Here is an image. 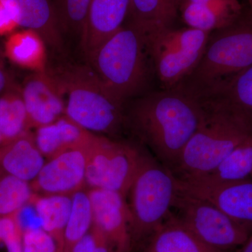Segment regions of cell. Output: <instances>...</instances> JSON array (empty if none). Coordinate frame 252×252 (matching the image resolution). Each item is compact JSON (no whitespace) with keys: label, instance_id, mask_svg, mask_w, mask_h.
I'll return each mask as SVG.
<instances>
[{"label":"cell","instance_id":"cell-14","mask_svg":"<svg viewBox=\"0 0 252 252\" xmlns=\"http://www.w3.org/2000/svg\"><path fill=\"white\" fill-rule=\"evenodd\" d=\"M130 0H92L81 44L86 57L119 31L130 11Z\"/></svg>","mask_w":252,"mask_h":252},{"label":"cell","instance_id":"cell-33","mask_svg":"<svg viewBox=\"0 0 252 252\" xmlns=\"http://www.w3.org/2000/svg\"><path fill=\"white\" fill-rule=\"evenodd\" d=\"M237 252H252V234L243 246L240 247Z\"/></svg>","mask_w":252,"mask_h":252},{"label":"cell","instance_id":"cell-25","mask_svg":"<svg viewBox=\"0 0 252 252\" xmlns=\"http://www.w3.org/2000/svg\"><path fill=\"white\" fill-rule=\"evenodd\" d=\"M31 128L21 89L14 86L0 94V132L4 142Z\"/></svg>","mask_w":252,"mask_h":252},{"label":"cell","instance_id":"cell-23","mask_svg":"<svg viewBox=\"0 0 252 252\" xmlns=\"http://www.w3.org/2000/svg\"><path fill=\"white\" fill-rule=\"evenodd\" d=\"M177 12L174 0H130L128 16L131 22L148 32L172 27Z\"/></svg>","mask_w":252,"mask_h":252},{"label":"cell","instance_id":"cell-16","mask_svg":"<svg viewBox=\"0 0 252 252\" xmlns=\"http://www.w3.org/2000/svg\"><path fill=\"white\" fill-rule=\"evenodd\" d=\"M178 11L187 27L210 33L228 27L243 17L239 0H182Z\"/></svg>","mask_w":252,"mask_h":252},{"label":"cell","instance_id":"cell-1","mask_svg":"<svg viewBox=\"0 0 252 252\" xmlns=\"http://www.w3.org/2000/svg\"><path fill=\"white\" fill-rule=\"evenodd\" d=\"M204 115L203 104L197 97L177 88L161 89L126 107V127L174 173Z\"/></svg>","mask_w":252,"mask_h":252},{"label":"cell","instance_id":"cell-31","mask_svg":"<svg viewBox=\"0 0 252 252\" xmlns=\"http://www.w3.org/2000/svg\"><path fill=\"white\" fill-rule=\"evenodd\" d=\"M18 26L14 15L1 1H0V35L10 32Z\"/></svg>","mask_w":252,"mask_h":252},{"label":"cell","instance_id":"cell-6","mask_svg":"<svg viewBox=\"0 0 252 252\" xmlns=\"http://www.w3.org/2000/svg\"><path fill=\"white\" fill-rule=\"evenodd\" d=\"M177 191V177L171 170L144 152L127 193L133 250L144 247L167 220Z\"/></svg>","mask_w":252,"mask_h":252},{"label":"cell","instance_id":"cell-30","mask_svg":"<svg viewBox=\"0 0 252 252\" xmlns=\"http://www.w3.org/2000/svg\"><path fill=\"white\" fill-rule=\"evenodd\" d=\"M70 252H109L104 237L93 224L91 230L78 243Z\"/></svg>","mask_w":252,"mask_h":252},{"label":"cell","instance_id":"cell-28","mask_svg":"<svg viewBox=\"0 0 252 252\" xmlns=\"http://www.w3.org/2000/svg\"><path fill=\"white\" fill-rule=\"evenodd\" d=\"M92 0H54L62 34L82 39Z\"/></svg>","mask_w":252,"mask_h":252},{"label":"cell","instance_id":"cell-7","mask_svg":"<svg viewBox=\"0 0 252 252\" xmlns=\"http://www.w3.org/2000/svg\"><path fill=\"white\" fill-rule=\"evenodd\" d=\"M146 35L153 71L161 89H172L196 67L210 33L189 27H167Z\"/></svg>","mask_w":252,"mask_h":252},{"label":"cell","instance_id":"cell-3","mask_svg":"<svg viewBox=\"0 0 252 252\" xmlns=\"http://www.w3.org/2000/svg\"><path fill=\"white\" fill-rule=\"evenodd\" d=\"M87 60L99 80L124 103L142 91L153 71L145 31L130 21Z\"/></svg>","mask_w":252,"mask_h":252},{"label":"cell","instance_id":"cell-8","mask_svg":"<svg viewBox=\"0 0 252 252\" xmlns=\"http://www.w3.org/2000/svg\"><path fill=\"white\" fill-rule=\"evenodd\" d=\"M144 153L132 144L95 134L86 147V185L126 198Z\"/></svg>","mask_w":252,"mask_h":252},{"label":"cell","instance_id":"cell-4","mask_svg":"<svg viewBox=\"0 0 252 252\" xmlns=\"http://www.w3.org/2000/svg\"><path fill=\"white\" fill-rule=\"evenodd\" d=\"M50 74L67 97L65 115L73 122L112 137L126 127V103L106 88L89 64H67Z\"/></svg>","mask_w":252,"mask_h":252},{"label":"cell","instance_id":"cell-22","mask_svg":"<svg viewBox=\"0 0 252 252\" xmlns=\"http://www.w3.org/2000/svg\"><path fill=\"white\" fill-rule=\"evenodd\" d=\"M207 98L225 102L252 125V65L200 99Z\"/></svg>","mask_w":252,"mask_h":252},{"label":"cell","instance_id":"cell-2","mask_svg":"<svg viewBox=\"0 0 252 252\" xmlns=\"http://www.w3.org/2000/svg\"><path fill=\"white\" fill-rule=\"evenodd\" d=\"M205 115L174 172L179 179L203 177L228 157L248 136L252 125L240 113L216 99H199Z\"/></svg>","mask_w":252,"mask_h":252},{"label":"cell","instance_id":"cell-10","mask_svg":"<svg viewBox=\"0 0 252 252\" xmlns=\"http://www.w3.org/2000/svg\"><path fill=\"white\" fill-rule=\"evenodd\" d=\"M177 180L179 191L212 203L252 234V180L220 183Z\"/></svg>","mask_w":252,"mask_h":252},{"label":"cell","instance_id":"cell-27","mask_svg":"<svg viewBox=\"0 0 252 252\" xmlns=\"http://www.w3.org/2000/svg\"><path fill=\"white\" fill-rule=\"evenodd\" d=\"M34 191L31 183L9 175H0V217L17 214L31 202Z\"/></svg>","mask_w":252,"mask_h":252},{"label":"cell","instance_id":"cell-12","mask_svg":"<svg viewBox=\"0 0 252 252\" xmlns=\"http://www.w3.org/2000/svg\"><path fill=\"white\" fill-rule=\"evenodd\" d=\"M88 144L68 149L48 159L36 178L31 182L34 193L43 195H72L83 190L86 185Z\"/></svg>","mask_w":252,"mask_h":252},{"label":"cell","instance_id":"cell-20","mask_svg":"<svg viewBox=\"0 0 252 252\" xmlns=\"http://www.w3.org/2000/svg\"><path fill=\"white\" fill-rule=\"evenodd\" d=\"M31 203L37 212L43 229L56 240L63 252L64 230L72 208V195L34 193Z\"/></svg>","mask_w":252,"mask_h":252},{"label":"cell","instance_id":"cell-34","mask_svg":"<svg viewBox=\"0 0 252 252\" xmlns=\"http://www.w3.org/2000/svg\"><path fill=\"white\" fill-rule=\"evenodd\" d=\"M248 6H249V11L248 14H247L246 17L248 18L249 20L252 21V0H248Z\"/></svg>","mask_w":252,"mask_h":252},{"label":"cell","instance_id":"cell-18","mask_svg":"<svg viewBox=\"0 0 252 252\" xmlns=\"http://www.w3.org/2000/svg\"><path fill=\"white\" fill-rule=\"evenodd\" d=\"M34 135L41 153L49 159L68 149L84 147L95 134L63 115L52 124L37 127Z\"/></svg>","mask_w":252,"mask_h":252},{"label":"cell","instance_id":"cell-21","mask_svg":"<svg viewBox=\"0 0 252 252\" xmlns=\"http://www.w3.org/2000/svg\"><path fill=\"white\" fill-rule=\"evenodd\" d=\"M192 180L211 183L252 180V135L235 147L215 170Z\"/></svg>","mask_w":252,"mask_h":252},{"label":"cell","instance_id":"cell-13","mask_svg":"<svg viewBox=\"0 0 252 252\" xmlns=\"http://www.w3.org/2000/svg\"><path fill=\"white\" fill-rule=\"evenodd\" d=\"M21 91L31 127L49 125L65 115L62 89L45 69L26 78Z\"/></svg>","mask_w":252,"mask_h":252},{"label":"cell","instance_id":"cell-35","mask_svg":"<svg viewBox=\"0 0 252 252\" xmlns=\"http://www.w3.org/2000/svg\"><path fill=\"white\" fill-rule=\"evenodd\" d=\"M174 1H175L176 6H177V9H178L179 5H180L181 1H182V0H174Z\"/></svg>","mask_w":252,"mask_h":252},{"label":"cell","instance_id":"cell-17","mask_svg":"<svg viewBox=\"0 0 252 252\" xmlns=\"http://www.w3.org/2000/svg\"><path fill=\"white\" fill-rule=\"evenodd\" d=\"M45 163L29 131L0 145V175H9L32 182Z\"/></svg>","mask_w":252,"mask_h":252},{"label":"cell","instance_id":"cell-11","mask_svg":"<svg viewBox=\"0 0 252 252\" xmlns=\"http://www.w3.org/2000/svg\"><path fill=\"white\" fill-rule=\"evenodd\" d=\"M94 226L100 232L109 252H132L131 217L126 197L104 189L89 190Z\"/></svg>","mask_w":252,"mask_h":252},{"label":"cell","instance_id":"cell-9","mask_svg":"<svg viewBox=\"0 0 252 252\" xmlns=\"http://www.w3.org/2000/svg\"><path fill=\"white\" fill-rule=\"evenodd\" d=\"M172 209L197 238L215 250L233 252L243 246L251 235L246 228L212 203L179 190Z\"/></svg>","mask_w":252,"mask_h":252},{"label":"cell","instance_id":"cell-5","mask_svg":"<svg viewBox=\"0 0 252 252\" xmlns=\"http://www.w3.org/2000/svg\"><path fill=\"white\" fill-rule=\"evenodd\" d=\"M252 65V21L243 16L228 27L210 33L195 69L177 86L200 99Z\"/></svg>","mask_w":252,"mask_h":252},{"label":"cell","instance_id":"cell-36","mask_svg":"<svg viewBox=\"0 0 252 252\" xmlns=\"http://www.w3.org/2000/svg\"><path fill=\"white\" fill-rule=\"evenodd\" d=\"M4 138H3L2 135H1V132H0V145H1V144L4 143Z\"/></svg>","mask_w":252,"mask_h":252},{"label":"cell","instance_id":"cell-15","mask_svg":"<svg viewBox=\"0 0 252 252\" xmlns=\"http://www.w3.org/2000/svg\"><path fill=\"white\" fill-rule=\"evenodd\" d=\"M14 15L18 26L39 34L56 50L63 46L54 0H0Z\"/></svg>","mask_w":252,"mask_h":252},{"label":"cell","instance_id":"cell-24","mask_svg":"<svg viewBox=\"0 0 252 252\" xmlns=\"http://www.w3.org/2000/svg\"><path fill=\"white\" fill-rule=\"evenodd\" d=\"M5 53L11 61L28 68L44 70V41L39 34L27 30L14 33L5 44Z\"/></svg>","mask_w":252,"mask_h":252},{"label":"cell","instance_id":"cell-29","mask_svg":"<svg viewBox=\"0 0 252 252\" xmlns=\"http://www.w3.org/2000/svg\"><path fill=\"white\" fill-rule=\"evenodd\" d=\"M23 252H63L57 242L42 228L23 232Z\"/></svg>","mask_w":252,"mask_h":252},{"label":"cell","instance_id":"cell-32","mask_svg":"<svg viewBox=\"0 0 252 252\" xmlns=\"http://www.w3.org/2000/svg\"><path fill=\"white\" fill-rule=\"evenodd\" d=\"M14 86H16L10 79L9 74L5 67L4 55L0 49V94H4Z\"/></svg>","mask_w":252,"mask_h":252},{"label":"cell","instance_id":"cell-19","mask_svg":"<svg viewBox=\"0 0 252 252\" xmlns=\"http://www.w3.org/2000/svg\"><path fill=\"white\" fill-rule=\"evenodd\" d=\"M141 252H233L220 251L205 245L172 212Z\"/></svg>","mask_w":252,"mask_h":252},{"label":"cell","instance_id":"cell-26","mask_svg":"<svg viewBox=\"0 0 252 252\" xmlns=\"http://www.w3.org/2000/svg\"><path fill=\"white\" fill-rule=\"evenodd\" d=\"M72 208L64 233L63 252H70L92 227V205L89 192L83 190L72 195Z\"/></svg>","mask_w":252,"mask_h":252}]
</instances>
